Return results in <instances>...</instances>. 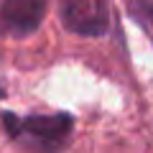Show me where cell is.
I'll return each instance as SVG.
<instances>
[{
	"mask_svg": "<svg viewBox=\"0 0 153 153\" xmlns=\"http://www.w3.org/2000/svg\"><path fill=\"white\" fill-rule=\"evenodd\" d=\"M8 135L28 153H59L71 133L69 115H3Z\"/></svg>",
	"mask_w": 153,
	"mask_h": 153,
	"instance_id": "1",
	"label": "cell"
},
{
	"mask_svg": "<svg viewBox=\"0 0 153 153\" xmlns=\"http://www.w3.org/2000/svg\"><path fill=\"white\" fill-rule=\"evenodd\" d=\"M61 21L79 36H102L107 31V0H61Z\"/></svg>",
	"mask_w": 153,
	"mask_h": 153,
	"instance_id": "2",
	"label": "cell"
},
{
	"mask_svg": "<svg viewBox=\"0 0 153 153\" xmlns=\"http://www.w3.org/2000/svg\"><path fill=\"white\" fill-rule=\"evenodd\" d=\"M46 13V0H0V23L13 36L33 33Z\"/></svg>",
	"mask_w": 153,
	"mask_h": 153,
	"instance_id": "3",
	"label": "cell"
},
{
	"mask_svg": "<svg viewBox=\"0 0 153 153\" xmlns=\"http://www.w3.org/2000/svg\"><path fill=\"white\" fill-rule=\"evenodd\" d=\"M140 10L146 13L148 21H153V0H140Z\"/></svg>",
	"mask_w": 153,
	"mask_h": 153,
	"instance_id": "4",
	"label": "cell"
}]
</instances>
